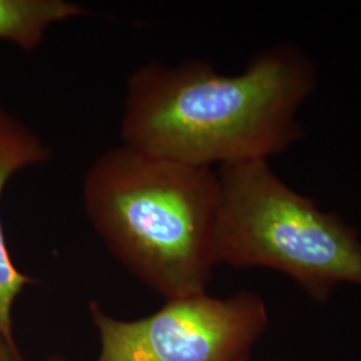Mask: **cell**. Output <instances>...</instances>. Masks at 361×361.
I'll use <instances>...</instances> for the list:
<instances>
[{
    "mask_svg": "<svg viewBox=\"0 0 361 361\" xmlns=\"http://www.w3.org/2000/svg\"><path fill=\"white\" fill-rule=\"evenodd\" d=\"M85 212L110 253L166 300L207 293L217 264V171L125 143L91 165Z\"/></svg>",
    "mask_w": 361,
    "mask_h": 361,
    "instance_id": "2",
    "label": "cell"
},
{
    "mask_svg": "<svg viewBox=\"0 0 361 361\" xmlns=\"http://www.w3.org/2000/svg\"><path fill=\"white\" fill-rule=\"evenodd\" d=\"M51 150L34 130L0 104V198L7 182L23 169L50 161ZM35 280L19 271L10 256L0 219V337L20 355L13 335V310L18 297Z\"/></svg>",
    "mask_w": 361,
    "mask_h": 361,
    "instance_id": "5",
    "label": "cell"
},
{
    "mask_svg": "<svg viewBox=\"0 0 361 361\" xmlns=\"http://www.w3.org/2000/svg\"><path fill=\"white\" fill-rule=\"evenodd\" d=\"M216 171L217 264L284 273L316 302H326L338 285L361 286V238L353 226L288 186L267 159Z\"/></svg>",
    "mask_w": 361,
    "mask_h": 361,
    "instance_id": "3",
    "label": "cell"
},
{
    "mask_svg": "<svg viewBox=\"0 0 361 361\" xmlns=\"http://www.w3.org/2000/svg\"><path fill=\"white\" fill-rule=\"evenodd\" d=\"M0 361H23L22 356L15 353L13 349L8 347V344L4 341L3 337H0ZM44 361H68V359L61 353H56V355L49 356Z\"/></svg>",
    "mask_w": 361,
    "mask_h": 361,
    "instance_id": "7",
    "label": "cell"
},
{
    "mask_svg": "<svg viewBox=\"0 0 361 361\" xmlns=\"http://www.w3.org/2000/svg\"><path fill=\"white\" fill-rule=\"evenodd\" d=\"M316 86V66L290 46L259 52L237 75L205 61H154L130 75L121 138L201 168L269 161L304 135L297 111Z\"/></svg>",
    "mask_w": 361,
    "mask_h": 361,
    "instance_id": "1",
    "label": "cell"
},
{
    "mask_svg": "<svg viewBox=\"0 0 361 361\" xmlns=\"http://www.w3.org/2000/svg\"><path fill=\"white\" fill-rule=\"evenodd\" d=\"M85 13L82 6L68 0H0V39L34 51L49 27Z\"/></svg>",
    "mask_w": 361,
    "mask_h": 361,
    "instance_id": "6",
    "label": "cell"
},
{
    "mask_svg": "<svg viewBox=\"0 0 361 361\" xmlns=\"http://www.w3.org/2000/svg\"><path fill=\"white\" fill-rule=\"evenodd\" d=\"M89 313L99 340L92 361H250L269 322L264 300L250 290L166 300L135 320L116 319L97 301Z\"/></svg>",
    "mask_w": 361,
    "mask_h": 361,
    "instance_id": "4",
    "label": "cell"
}]
</instances>
